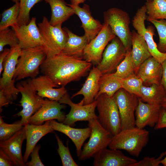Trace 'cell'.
I'll list each match as a JSON object with an SVG mask.
<instances>
[{
	"label": "cell",
	"mask_w": 166,
	"mask_h": 166,
	"mask_svg": "<svg viewBox=\"0 0 166 166\" xmlns=\"http://www.w3.org/2000/svg\"><path fill=\"white\" fill-rule=\"evenodd\" d=\"M92 65L83 59L61 53L47 57L40 68L43 75L48 77L56 85L65 87L85 76Z\"/></svg>",
	"instance_id": "cell-1"
},
{
	"label": "cell",
	"mask_w": 166,
	"mask_h": 166,
	"mask_svg": "<svg viewBox=\"0 0 166 166\" xmlns=\"http://www.w3.org/2000/svg\"><path fill=\"white\" fill-rule=\"evenodd\" d=\"M149 132L136 127L121 130L113 136L108 145L109 148L124 150L138 157L148 143Z\"/></svg>",
	"instance_id": "cell-2"
},
{
	"label": "cell",
	"mask_w": 166,
	"mask_h": 166,
	"mask_svg": "<svg viewBox=\"0 0 166 166\" xmlns=\"http://www.w3.org/2000/svg\"><path fill=\"white\" fill-rule=\"evenodd\" d=\"M47 57L42 46L22 49L14 78L18 81L26 77H36L39 73L41 65Z\"/></svg>",
	"instance_id": "cell-3"
},
{
	"label": "cell",
	"mask_w": 166,
	"mask_h": 166,
	"mask_svg": "<svg viewBox=\"0 0 166 166\" xmlns=\"http://www.w3.org/2000/svg\"><path fill=\"white\" fill-rule=\"evenodd\" d=\"M98 116L97 120L107 131L113 136L121 130L120 115L113 97L102 94L95 99Z\"/></svg>",
	"instance_id": "cell-4"
},
{
	"label": "cell",
	"mask_w": 166,
	"mask_h": 166,
	"mask_svg": "<svg viewBox=\"0 0 166 166\" xmlns=\"http://www.w3.org/2000/svg\"><path fill=\"white\" fill-rule=\"evenodd\" d=\"M38 26L44 41V48L47 57L61 53L68 38L65 28H62L61 25H51L45 16Z\"/></svg>",
	"instance_id": "cell-5"
},
{
	"label": "cell",
	"mask_w": 166,
	"mask_h": 166,
	"mask_svg": "<svg viewBox=\"0 0 166 166\" xmlns=\"http://www.w3.org/2000/svg\"><path fill=\"white\" fill-rule=\"evenodd\" d=\"M19 45L10 48V51L3 63V72L0 79V91H2L10 103L17 97L19 91L15 85L14 78L19 58L22 52Z\"/></svg>",
	"instance_id": "cell-6"
},
{
	"label": "cell",
	"mask_w": 166,
	"mask_h": 166,
	"mask_svg": "<svg viewBox=\"0 0 166 166\" xmlns=\"http://www.w3.org/2000/svg\"><path fill=\"white\" fill-rule=\"evenodd\" d=\"M88 122L91 133L89 141L84 145L78 157L79 160L93 157L107 148L113 136L102 127L97 119L91 120Z\"/></svg>",
	"instance_id": "cell-7"
},
{
	"label": "cell",
	"mask_w": 166,
	"mask_h": 166,
	"mask_svg": "<svg viewBox=\"0 0 166 166\" xmlns=\"http://www.w3.org/2000/svg\"><path fill=\"white\" fill-rule=\"evenodd\" d=\"M104 22L108 24L116 36L122 42L126 50L131 49L130 19L128 14L119 8L113 7L103 13Z\"/></svg>",
	"instance_id": "cell-8"
},
{
	"label": "cell",
	"mask_w": 166,
	"mask_h": 166,
	"mask_svg": "<svg viewBox=\"0 0 166 166\" xmlns=\"http://www.w3.org/2000/svg\"><path fill=\"white\" fill-rule=\"evenodd\" d=\"M16 87L22 95L20 103L22 108L16 115L21 117L20 122L24 126L41 107L44 99L37 94L29 80L18 83Z\"/></svg>",
	"instance_id": "cell-9"
},
{
	"label": "cell",
	"mask_w": 166,
	"mask_h": 166,
	"mask_svg": "<svg viewBox=\"0 0 166 166\" xmlns=\"http://www.w3.org/2000/svg\"><path fill=\"white\" fill-rule=\"evenodd\" d=\"M119 110L121 130L136 127L135 111L139 98L121 88L113 96Z\"/></svg>",
	"instance_id": "cell-10"
},
{
	"label": "cell",
	"mask_w": 166,
	"mask_h": 166,
	"mask_svg": "<svg viewBox=\"0 0 166 166\" xmlns=\"http://www.w3.org/2000/svg\"><path fill=\"white\" fill-rule=\"evenodd\" d=\"M146 9L145 5L138 9L132 20L133 27L136 32L146 42L151 56L160 63H162L166 59L165 53L160 51L153 39L155 30L152 26L146 28L145 21L146 20Z\"/></svg>",
	"instance_id": "cell-11"
},
{
	"label": "cell",
	"mask_w": 166,
	"mask_h": 166,
	"mask_svg": "<svg viewBox=\"0 0 166 166\" xmlns=\"http://www.w3.org/2000/svg\"><path fill=\"white\" fill-rule=\"evenodd\" d=\"M116 36L109 26L104 22L100 32L86 46L83 52V59L92 64L98 65L109 42Z\"/></svg>",
	"instance_id": "cell-12"
},
{
	"label": "cell",
	"mask_w": 166,
	"mask_h": 166,
	"mask_svg": "<svg viewBox=\"0 0 166 166\" xmlns=\"http://www.w3.org/2000/svg\"><path fill=\"white\" fill-rule=\"evenodd\" d=\"M71 98L66 93L59 101L61 104L68 105L70 107V111L65 115L63 123L73 126L78 121H89L93 119H97L98 116L95 112L97 105L96 100L92 103L83 105L73 102Z\"/></svg>",
	"instance_id": "cell-13"
},
{
	"label": "cell",
	"mask_w": 166,
	"mask_h": 166,
	"mask_svg": "<svg viewBox=\"0 0 166 166\" xmlns=\"http://www.w3.org/2000/svg\"><path fill=\"white\" fill-rule=\"evenodd\" d=\"M127 51L121 40L116 36L106 46L97 67L102 74L111 73L124 59Z\"/></svg>",
	"instance_id": "cell-14"
},
{
	"label": "cell",
	"mask_w": 166,
	"mask_h": 166,
	"mask_svg": "<svg viewBox=\"0 0 166 166\" xmlns=\"http://www.w3.org/2000/svg\"><path fill=\"white\" fill-rule=\"evenodd\" d=\"M36 18L33 17L29 23L26 25L13 26L18 39L19 45L22 49L42 46L44 48V41L38 27L36 23Z\"/></svg>",
	"instance_id": "cell-15"
},
{
	"label": "cell",
	"mask_w": 166,
	"mask_h": 166,
	"mask_svg": "<svg viewBox=\"0 0 166 166\" xmlns=\"http://www.w3.org/2000/svg\"><path fill=\"white\" fill-rule=\"evenodd\" d=\"M65 107L64 105L59 101L46 98L41 107L30 117L29 123L40 125L45 121L54 119L62 123L65 115L61 110Z\"/></svg>",
	"instance_id": "cell-16"
},
{
	"label": "cell",
	"mask_w": 166,
	"mask_h": 166,
	"mask_svg": "<svg viewBox=\"0 0 166 166\" xmlns=\"http://www.w3.org/2000/svg\"><path fill=\"white\" fill-rule=\"evenodd\" d=\"M26 139L24 126L20 130L9 139L0 142V149L2 150L13 161L14 166H24L22 152V147Z\"/></svg>",
	"instance_id": "cell-17"
},
{
	"label": "cell",
	"mask_w": 166,
	"mask_h": 166,
	"mask_svg": "<svg viewBox=\"0 0 166 166\" xmlns=\"http://www.w3.org/2000/svg\"><path fill=\"white\" fill-rule=\"evenodd\" d=\"M37 94L42 98L59 101L67 93L64 86L58 88L52 80L47 76L43 75L29 80Z\"/></svg>",
	"instance_id": "cell-18"
},
{
	"label": "cell",
	"mask_w": 166,
	"mask_h": 166,
	"mask_svg": "<svg viewBox=\"0 0 166 166\" xmlns=\"http://www.w3.org/2000/svg\"><path fill=\"white\" fill-rule=\"evenodd\" d=\"M162 109L161 105L144 103L139 98L135 114L136 127L140 128L147 126L154 127L158 121Z\"/></svg>",
	"instance_id": "cell-19"
},
{
	"label": "cell",
	"mask_w": 166,
	"mask_h": 166,
	"mask_svg": "<svg viewBox=\"0 0 166 166\" xmlns=\"http://www.w3.org/2000/svg\"><path fill=\"white\" fill-rule=\"evenodd\" d=\"M94 166H132L137 162L119 149L106 148L94 157Z\"/></svg>",
	"instance_id": "cell-20"
},
{
	"label": "cell",
	"mask_w": 166,
	"mask_h": 166,
	"mask_svg": "<svg viewBox=\"0 0 166 166\" xmlns=\"http://www.w3.org/2000/svg\"><path fill=\"white\" fill-rule=\"evenodd\" d=\"M68 5L73 9L75 14L80 19L82 23L81 27L85 32L84 35L87 37L89 42L101 31L103 24L92 16L89 5L84 4L82 7H80L79 5Z\"/></svg>",
	"instance_id": "cell-21"
},
{
	"label": "cell",
	"mask_w": 166,
	"mask_h": 166,
	"mask_svg": "<svg viewBox=\"0 0 166 166\" xmlns=\"http://www.w3.org/2000/svg\"><path fill=\"white\" fill-rule=\"evenodd\" d=\"M50 124L54 130L64 133L71 139L76 147L78 157L84 143L90 136L91 131L90 128H75L54 120L50 121Z\"/></svg>",
	"instance_id": "cell-22"
},
{
	"label": "cell",
	"mask_w": 166,
	"mask_h": 166,
	"mask_svg": "<svg viewBox=\"0 0 166 166\" xmlns=\"http://www.w3.org/2000/svg\"><path fill=\"white\" fill-rule=\"evenodd\" d=\"M102 74L97 67L93 66L89 73L82 88L72 95L71 98L79 95L83 98L79 103L81 105L92 103L95 100L99 90V81Z\"/></svg>",
	"instance_id": "cell-23"
},
{
	"label": "cell",
	"mask_w": 166,
	"mask_h": 166,
	"mask_svg": "<svg viewBox=\"0 0 166 166\" xmlns=\"http://www.w3.org/2000/svg\"><path fill=\"white\" fill-rule=\"evenodd\" d=\"M26 140L23 159L26 163L38 142L44 136L54 131L47 121L42 125L28 123L24 125Z\"/></svg>",
	"instance_id": "cell-24"
},
{
	"label": "cell",
	"mask_w": 166,
	"mask_h": 166,
	"mask_svg": "<svg viewBox=\"0 0 166 166\" xmlns=\"http://www.w3.org/2000/svg\"><path fill=\"white\" fill-rule=\"evenodd\" d=\"M162 71V64L151 56L140 65L137 72L143 82L160 85Z\"/></svg>",
	"instance_id": "cell-25"
},
{
	"label": "cell",
	"mask_w": 166,
	"mask_h": 166,
	"mask_svg": "<svg viewBox=\"0 0 166 166\" xmlns=\"http://www.w3.org/2000/svg\"><path fill=\"white\" fill-rule=\"evenodd\" d=\"M50 7L51 15L49 22L53 26H61L63 22L75 14L73 9L64 0H44Z\"/></svg>",
	"instance_id": "cell-26"
},
{
	"label": "cell",
	"mask_w": 166,
	"mask_h": 166,
	"mask_svg": "<svg viewBox=\"0 0 166 166\" xmlns=\"http://www.w3.org/2000/svg\"><path fill=\"white\" fill-rule=\"evenodd\" d=\"M131 53L136 72L140 65L151 55L144 38L134 30L131 32Z\"/></svg>",
	"instance_id": "cell-27"
},
{
	"label": "cell",
	"mask_w": 166,
	"mask_h": 166,
	"mask_svg": "<svg viewBox=\"0 0 166 166\" xmlns=\"http://www.w3.org/2000/svg\"><path fill=\"white\" fill-rule=\"evenodd\" d=\"M67 33L68 38L61 53L70 56L83 58L84 49L89 43L87 37L77 35L65 28Z\"/></svg>",
	"instance_id": "cell-28"
},
{
	"label": "cell",
	"mask_w": 166,
	"mask_h": 166,
	"mask_svg": "<svg viewBox=\"0 0 166 166\" xmlns=\"http://www.w3.org/2000/svg\"><path fill=\"white\" fill-rule=\"evenodd\" d=\"M122 79L115 75L114 73L102 74L99 81V90L95 99L102 94L113 97L115 93L122 88Z\"/></svg>",
	"instance_id": "cell-29"
},
{
	"label": "cell",
	"mask_w": 166,
	"mask_h": 166,
	"mask_svg": "<svg viewBox=\"0 0 166 166\" xmlns=\"http://www.w3.org/2000/svg\"><path fill=\"white\" fill-rule=\"evenodd\" d=\"M140 90L141 94L140 99L143 102L162 105L166 95V92L161 85L152 84L149 87L142 85Z\"/></svg>",
	"instance_id": "cell-30"
},
{
	"label": "cell",
	"mask_w": 166,
	"mask_h": 166,
	"mask_svg": "<svg viewBox=\"0 0 166 166\" xmlns=\"http://www.w3.org/2000/svg\"><path fill=\"white\" fill-rule=\"evenodd\" d=\"M147 17L155 19L166 20V0H152L145 5Z\"/></svg>",
	"instance_id": "cell-31"
},
{
	"label": "cell",
	"mask_w": 166,
	"mask_h": 166,
	"mask_svg": "<svg viewBox=\"0 0 166 166\" xmlns=\"http://www.w3.org/2000/svg\"><path fill=\"white\" fill-rule=\"evenodd\" d=\"M136 72L132 58L131 49L127 51L125 56L116 68L114 74L122 79L126 78Z\"/></svg>",
	"instance_id": "cell-32"
},
{
	"label": "cell",
	"mask_w": 166,
	"mask_h": 166,
	"mask_svg": "<svg viewBox=\"0 0 166 166\" xmlns=\"http://www.w3.org/2000/svg\"><path fill=\"white\" fill-rule=\"evenodd\" d=\"M19 5V2H17L13 6L4 11L1 14L0 30L17 24Z\"/></svg>",
	"instance_id": "cell-33"
},
{
	"label": "cell",
	"mask_w": 166,
	"mask_h": 166,
	"mask_svg": "<svg viewBox=\"0 0 166 166\" xmlns=\"http://www.w3.org/2000/svg\"><path fill=\"white\" fill-rule=\"evenodd\" d=\"M143 82L142 80L134 74L126 78L122 79V88L140 98V90Z\"/></svg>",
	"instance_id": "cell-34"
},
{
	"label": "cell",
	"mask_w": 166,
	"mask_h": 166,
	"mask_svg": "<svg viewBox=\"0 0 166 166\" xmlns=\"http://www.w3.org/2000/svg\"><path fill=\"white\" fill-rule=\"evenodd\" d=\"M42 0H20L19 10L17 24L19 26L26 25L30 21V13L32 8Z\"/></svg>",
	"instance_id": "cell-35"
},
{
	"label": "cell",
	"mask_w": 166,
	"mask_h": 166,
	"mask_svg": "<svg viewBox=\"0 0 166 166\" xmlns=\"http://www.w3.org/2000/svg\"><path fill=\"white\" fill-rule=\"evenodd\" d=\"M146 20L155 26L157 31L159 41L157 48L163 53L166 51V20H157L146 17Z\"/></svg>",
	"instance_id": "cell-36"
},
{
	"label": "cell",
	"mask_w": 166,
	"mask_h": 166,
	"mask_svg": "<svg viewBox=\"0 0 166 166\" xmlns=\"http://www.w3.org/2000/svg\"><path fill=\"white\" fill-rule=\"evenodd\" d=\"M24 126L20 121L11 124L5 123L0 116V141L6 140L21 129Z\"/></svg>",
	"instance_id": "cell-37"
},
{
	"label": "cell",
	"mask_w": 166,
	"mask_h": 166,
	"mask_svg": "<svg viewBox=\"0 0 166 166\" xmlns=\"http://www.w3.org/2000/svg\"><path fill=\"white\" fill-rule=\"evenodd\" d=\"M19 42L14 31L9 28L0 30V52L3 50L4 48L7 45L10 48L19 45Z\"/></svg>",
	"instance_id": "cell-38"
},
{
	"label": "cell",
	"mask_w": 166,
	"mask_h": 166,
	"mask_svg": "<svg viewBox=\"0 0 166 166\" xmlns=\"http://www.w3.org/2000/svg\"><path fill=\"white\" fill-rule=\"evenodd\" d=\"M55 136L58 146L57 152L61 159L62 166H78L71 154L68 145L65 146L56 134Z\"/></svg>",
	"instance_id": "cell-39"
},
{
	"label": "cell",
	"mask_w": 166,
	"mask_h": 166,
	"mask_svg": "<svg viewBox=\"0 0 166 166\" xmlns=\"http://www.w3.org/2000/svg\"><path fill=\"white\" fill-rule=\"evenodd\" d=\"M165 156L164 152H162L157 158L145 157L134 163L132 166H159L161 161Z\"/></svg>",
	"instance_id": "cell-40"
},
{
	"label": "cell",
	"mask_w": 166,
	"mask_h": 166,
	"mask_svg": "<svg viewBox=\"0 0 166 166\" xmlns=\"http://www.w3.org/2000/svg\"><path fill=\"white\" fill-rule=\"evenodd\" d=\"M40 145H36L32 151L30 155L31 159L30 161L26 163V165L28 166H44L39 154Z\"/></svg>",
	"instance_id": "cell-41"
},
{
	"label": "cell",
	"mask_w": 166,
	"mask_h": 166,
	"mask_svg": "<svg viewBox=\"0 0 166 166\" xmlns=\"http://www.w3.org/2000/svg\"><path fill=\"white\" fill-rule=\"evenodd\" d=\"M154 127L156 130L166 128V111L162 108L158 121Z\"/></svg>",
	"instance_id": "cell-42"
},
{
	"label": "cell",
	"mask_w": 166,
	"mask_h": 166,
	"mask_svg": "<svg viewBox=\"0 0 166 166\" xmlns=\"http://www.w3.org/2000/svg\"><path fill=\"white\" fill-rule=\"evenodd\" d=\"M14 164L9 156L0 149V166H12Z\"/></svg>",
	"instance_id": "cell-43"
},
{
	"label": "cell",
	"mask_w": 166,
	"mask_h": 166,
	"mask_svg": "<svg viewBox=\"0 0 166 166\" xmlns=\"http://www.w3.org/2000/svg\"><path fill=\"white\" fill-rule=\"evenodd\" d=\"M10 51V49H4L0 54V74L2 73L3 70V63L5 60Z\"/></svg>",
	"instance_id": "cell-44"
},
{
	"label": "cell",
	"mask_w": 166,
	"mask_h": 166,
	"mask_svg": "<svg viewBox=\"0 0 166 166\" xmlns=\"http://www.w3.org/2000/svg\"><path fill=\"white\" fill-rule=\"evenodd\" d=\"M161 64L163 71L160 85L162 86L166 92V59Z\"/></svg>",
	"instance_id": "cell-45"
},
{
	"label": "cell",
	"mask_w": 166,
	"mask_h": 166,
	"mask_svg": "<svg viewBox=\"0 0 166 166\" xmlns=\"http://www.w3.org/2000/svg\"><path fill=\"white\" fill-rule=\"evenodd\" d=\"M10 103V102L6 96L2 91H0V112L2 110V107L6 106Z\"/></svg>",
	"instance_id": "cell-46"
},
{
	"label": "cell",
	"mask_w": 166,
	"mask_h": 166,
	"mask_svg": "<svg viewBox=\"0 0 166 166\" xmlns=\"http://www.w3.org/2000/svg\"><path fill=\"white\" fill-rule=\"evenodd\" d=\"M86 0H70L71 5L73 6H78L80 4L83 3Z\"/></svg>",
	"instance_id": "cell-47"
},
{
	"label": "cell",
	"mask_w": 166,
	"mask_h": 166,
	"mask_svg": "<svg viewBox=\"0 0 166 166\" xmlns=\"http://www.w3.org/2000/svg\"><path fill=\"white\" fill-rule=\"evenodd\" d=\"M165 157L161 161V164L164 166H166V150L164 152Z\"/></svg>",
	"instance_id": "cell-48"
},
{
	"label": "cell",
	"mask_w": 166,
	"mask_h": 166,
	"mask_svg": "<svg viewBox=\"0 0 166 166\" xmlns=\"http://www.w3.org/2000/svg\"><path fill=\"white\" fill-rule=\"evenodd\" d=\"M162 108L166 111V95L165 96L162 104Z\"/></svg>",
	"instance_id": "cell-49"
},
{
	"label": "cell",
	"mask_w": 166,
	"mask_h": 166,
	"mask_svg": "<svg viewBox=\"0 0 166 166\" xmlns=\"http://www.w3.org/2000/svg\"><path fill=\"white\" fill-rule=\"evenodd\" d=\"M13 2L16 3L17 2H19L20 0H12Z\"/></svg>",
	"instance_id": "cell-50"
},
{
	"label": "cell",
	"mask_w": 166,
	"mask_h": 166,
	"mask_svg": "<svg viewBox=\"0 0 166 166\" xmlns=\"http://www.w3.org/2000/svg\"><path fill=\"white\" fill-rule=\"evenodd\" d=\"M146 0V2H147V1H151L152 0Z\"/></svg>",
	"instance_id": "cell-51"
},
{
	"label": "cell",
	"mask_w": 166,
	"mask_h": 166,
	"mask_svg": "<svg viewBox=\"0 0 166 166\" xmlns=\"http://www.w3.org/2000/svg\"><path fill=\"white\" fill-rule=\"evenodd\" d=\"M165 54H166V52H165Z\"/></svg>",
	"instance_id": "cell-52"
}]
</instances>
